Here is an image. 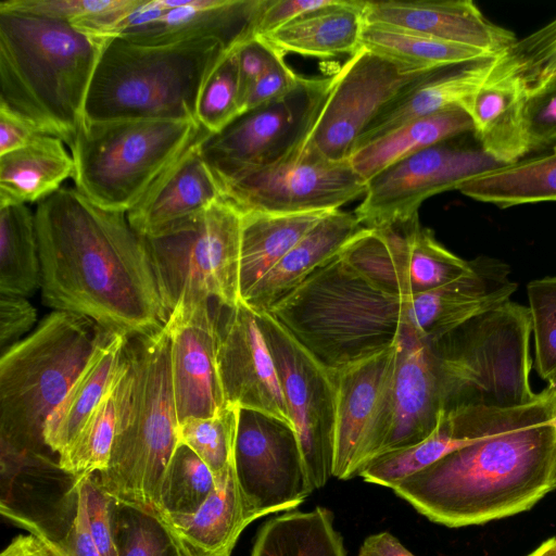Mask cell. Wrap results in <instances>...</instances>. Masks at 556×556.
I'll return each mask as SVG.
<instances>
[{"mask_svg":"<svg viewBox=\"0 0 556 556\" xmlns=\"http://www.w3.org/2000/svg\"><path fill=\"white\" fill-rule=\"evenodd\" d=\"M358 556H414L389 532L369 535L363 542Z\"/></svg>","mask_w":556,"mask_h":556,"instance_id":"obj_55","label":"cell"},{"mask_svg":"<svg viewBox=\"0 0 556 556\" xmlns=\"http://www.w3.org/2000/svg\"><path fill=\"white\" fill-rule=\"evenodd\" d=\"M363 228L354 212H330L241 299L240 303L256 315L269 313L313 271L336 256Z\"/></svg>","mask_w":556,"mask_h":556,"instance_id":"obj_27","label":"cell"},{"mask_svg":"<svg viewBox=\"0 0 556 556\" xmlns=\"http://www.w3.org/2000/svg\"><path fill=\"white\" fill-rule=\"evenodd\" d=\"M215 489L210 468L191 448L178 444L163 477L157 515H192Z\"/></svg>","mask_w":556,"mask_h":556,"instance_id":"obj_42","label":"cell"},{"mask_svg":"<svg viewBox=\"0 0 556 556\" xmlns=\"http://www.w3.org/2000/svg\"><path fill=\"white\" fill-rule=\"evenodd\" d=\"M206 134L195 119L85 121L71 147L74 187L93 204L127 214Z\"/></svg>","mask_w":556,"mask_h":556,"instance_id":"obj_9","label":"cell"},{"mask_svg":"<svg viewBox=\"0 0 556 556\" xmlns=\"http://www.w3.org/2000/svg\"><path fill=\"white\" fill-rule=\"evenodd\" d=\"M127 339L112 333L48 418L43 438L52 453L59 455L71 443L105 395L123 362Z\"/></svg>","mask_w":556,"mask_h":556,"instance_id":"obj_34","label":"cell"},{"mask_svg":"<svg viewBox=\"0 0 556 556\" xmlns=\"http://www.w3.org/2000/svg\"><path fill=\"white\" fill-rule=\"evenodd\" d=\"M184 556H230L242 531L257 517L239 488L233 465L225 483L216 486L192 515H159Z\"/></svg>","mask_w":556,"mask_h":556,"instance_id":"obj_29","label":"cell"},{"mask_svg":"<svg viewBox=\"0 0 556 556\" xmlns=\"http://www.w3.org/2000/svg\"><path fill=\"white\" fill-rule=\"evenodd\" d=\"M0 556H59L39 535L15 536Z\"/></svg>","mask_w":556,"mask_h":556,"instance_id":"obj_56","label":"cell"},{"mask_svg":"<svg viewBox=\"0 0 556 556\" xmlns=\"http://www.w3.org/2000/svg\"><path fill=\"white\" fill-rule=\"evenodd\" d=\"M193 143L127 213L141 237L157 235L208 208L223 198L220 187L205 162L201 142Z\"/></svg>","mask_w":556,"mask_h":556,"instance_id":"obj_25","label":"cell"},{"mask_svg":"<svg viewBox=\"0 0 556 556\" xmlns=\"http://www.w3.org/2000/svg\"><path fill=\"white\" fill-rule=\"evenodd\" d=\"M361 48L414 71H432L493 58L482 50L387 25L365 24Z\"/></svg>","mask_w":556,"mask_h":556,"instance_id":"obj_38","label":"cell"},{"mask_svg":"<svg viewBox=\"0 0 556 556\" xmlns=\"http://www.w3.org/2000/svg\"><path fill=\"white\" fill-rule=\"evenodd\" d=\"M213 313L218 371L227 404L293 425L256 314L242 303L231 307L215 300Z\"/></svg>","mask_w":556,"mask_h":556,"instance_id":"obj_19","label":"cell"},{"mask_svg":"<svg viewBox=\"0 0 556 556\" xmlns=\"http://www.w3.org/2000/svg\"><path fill=\"white\" fill-rule=\"evenodd\" d=\"M76 490L74 516L62 538L52 539L43 529L31 521H21L18 525L43 539L59 556H100L89 532L85 493L77 481Z\"/></svg>","mask_w":556,"mask_h":556,"instance_id":"obj_48","label":"cell"},{"mask_svg":"<svg viewBox=\"0 0 556 556\" xmlns=\"http://www.w3.org/2000/svg\"><path fill=\"white\" fill-rule=\"evenodd\" d=\"M442 412L441 388L430 346L408 327L397 341L390 424L379 455L426 439L435 429Z\"/></svg>","mask_w":556,"mask_h":556,"instance_id":"obj_23","label":"cell"},{"mask_svg":"<svg viewBox=\"0 0 556 556\" xmlns=\"http://www.w3.org/2000/svg\"><path fill=\"white\" fill-rule=\"evenodd\" d=\"M283 59L282 56H278L256 80L243 101L241 114L265 103L275 101L286 96L294 88L300 76L286 64Z\"/></svg>","mask_w":556,"mask_h":556,"instance_id":"obj_50","label":"cell"},{"mask_svg":"<svg viewBox=\"0 0 556 556\" xmlns=\"http://www.w3.org/2000/svg\"><path fill=\"white\" fill-rule=\"evenodd\" d=\"M552 425H553L554 432H555V438H556V407H555V410H554V414H553V417H552Z\"/></svg>","mask_w":556,"mask_h":556,"instance_id":"obj_59","label":"cell"},{"mask_svg":"<svg viewBox=\"0 0 556 556\" xmlns=\"http://www.w3.org/2000/svg\"><path fill=\"white\" fill-rule=\"evenodd\" d=\"M43 134L30 121L0 103V155L23 148Z\"/></svg>","mask_w":556,"mask_h":556,"instance_id":"obj_54","label":"cell"},{"mask_svg":"<svg viewBox=\"0 0 556 556\" xmlns=\"http://www.w3.org/2000/svg\"><path fill=\"white\" fill-rule=\"evenodd\" d=\"M85 493L91 540L100 556H118L111 525V497L92 476L76 480Z\"/></svg>","mask_w":556,"mask_h":556,"instance_id":"obj_49","label":"cell"},{"mask_svg":"<svg viewBox=\"0 0 556 556\" xmlns=\"http://www.w3.org/2000/svg\"><path fill=\"white\" fill-rule=\"evenodd\" d=\"M105 45L64 21L0 12V103L71 148Z\"/></svg>","mask_w":556,"mask_h":556,"instance_id":"obj_4","label":"cell"},{"mask_svg":"<svg viewBox=\"0 0 556 556\" xmlns=\"http://www.w3.org/2000/svg\"><path fill=\"white\" fill-rule=\"evenodd\" d=\"M235 52L238 63L239 97L242 111L243 101L250 89L280 55L257 37L241 43L235 48Z\"/></svg>","mask_w":556,"mask_h":556,"instance_id":"obj_51","label":"cell"},{"mask_svg":"<svg viewBox=\"0 0 556 556\" xmlns=\"http://www.w3.org/2000/svg\"><path fill=\"white\" fill-rule=\"evenodd\" d=\"M240 114L238 63L232 49L203 85L195 118L210 134H217Z\"/></svg>","mask_w":556,"mask_h":556,"instance_id":"obj_44","label":"cell"},{"mask_svg":"<svg viewBox=\"0 0 556 556\" xmlns=\"http://www.w3.org/2000/svg\"><path fill=\"white\" fill-rule=\"evenodd\" d=\"M434 71H414L361 48L333 74L303 146L332 161L350 160L359 138L379 115Z\"/></svg>","mask_w":556,"mask_h":556,"instance_id":"obj_12","label":"cell"},{"mask_svg":"<svg viewBox=\"0 0 556 556\" xmlns=\"http://www.w3.org/2000/svg\"><path fill=\"white\" fill-rule=\"evenodd\" d=\"M529 93L556 80V17L506 51Z\"/></svg>","mask_w":556,"mask_h":556,"instance_id":"obj_46","label":"cell"},{"mask_svg":"<svg viewBox=\"0 0 556 556\" xmlns=\"http://www.w3.org/2000/svg\"><path fill=\"white\" fill-rule=\"evenodd\" d=\"M529 308L513 301L478 315L428 342L443 412L466 407L513 408L538 396L530 384Z\"/></svg>","mask_w":556,"mask_h":556,"instance_id":"obj_8","label":"cell"},{"mask_svg":"<svg viewBox=\"0 0 556 556\" xmlns=\"http://www.w3.org/2000/svg\"><path fill=\"white\" fill-rule=\"evenodd\" d=\"M459 278L421 292L426 341H434L467 320L510 300L517 283L509 266L501 260L480 255Z\"/></svg>","mask_w":556,"mask_h":556,"instance_id":"obj_26","label":"cell"},{"mask_svg":"<svg viewBox=\"0 0 556 556\" xmlns=\"http://www.w3.org/2000/svg\"><path fill=\"white\" fill-rule=\"evenodd\" d=\"M339 253L378 287L399 295L435 289L470 268V262L442 245L418 215L383 227H364Z\"/></svg>","mask_w":556,"mask_h":556,"instance_id":"obj_16","label":"cell"},{"mask_svg":"<svg viewBox=\"0 0 556 556\" xmlns=\"http://www.w3.org/2000/svg\"><path fill=\"white\" fill-rule=\"evenodd\" d=\"M35 224L46 305L127 338L165 326L144 239L126 213L64 187L37 203Z\"/></svg>","mask_w":556,"mask_h":556,"instance_id":"obj_1","label":"cell"},{"mask_svg":"<svg viewBox=\"0 0 556 556\" xmlns=\"http://www.w3.org/2000/svg\"><path fill=\"white\" fill-rule=\"evenodd\" d=\"M333 76L303 77L286 96L245 111L201 142L218 185L275 164L302 147L331 88Z\"/></svg>","mask_w":556,"mask_h":556,"instance_id":"obj_11","label":"cell"},{"mask_svg":"<svg viewBox=\"0 0 556 556\" xmlns=\"http://www.w3.org/2000/svg\"><path fill=\"white\" fill-rule=\"evenodd\" d=\"M123 371L124 357L114 381L99 405L71 443L58 455L60 469L75 480L99 473L109 465L117 428Z\"/></svg>","mask_w":556,"mask_h":556,"instance_id":"obj_40","label":"cell"},{"mask_svg":"<svg viewBox=\"0 0 556 556\" xmlns=\"http://www.w3.org/2000/svg\"><path fill=\"white\" fill-rule=\"evenodd\" d=\"M497 56L432 72L379 115L359 138L356 150L410 121L454 106L464 109L491 73Z\"/></svg>","mask_w":556,"mask_h":556,"instance_id":"obj_30","label":"cell"},{"mask_svg":"<svg viewBox=\"0 0 556 556\" xmlns=\"http://www.w3.org/2000/svg\"><path fill=\"white\" fill-rule=\"evenodd\" d=\"M264 0H152L148 18L116 38L168 45L215 38L232 50L255 37Z\"/></svg>","mask_w":556,"mask_h":556,"instance_id":"obj_21","label":"cell"},{"mask_svg":"<svg viewBox=\"0 0 556 556\" xmlns=\"http://www.w3.org/2000/svg\"><path fill=\"white\" fill-rule=\"evenodd\" d=\"M506 408L466 407L442 412L435 429L408 447L381 454L359 472L366 482L394 489L408 477L460 448L484 432Z\"/></svg>","mask_w":556,"mask_h":556,"instance_id":"obj_28","label":"cell"},{"mask_svg":"<svg viewBox=\"0 0 556 556\" xmlns=\"http://www.w3.org/2000/svg\"><path fill=\"white\" fill-rule=\"evenodd\" d=\"M527 98L525 84L504 52L464 106L481 149L502 165L530 153L525 118Z\"/></svg>","mask_w":556,"mask_h":556,"instance_id":"obj_24","label":"cell"},{"mask_svg":"<svg viewBox=\"0 0 556 556\" xmlns=\"http://www.w3.org/2000/svg\"><path fill=\"white\" fill-rule=\"evenodd\" d=\"M473 132L469 114L460 106L410 121L356 150L350 157L366 180L390 165L446 139Z\"/></svg>","mask_w":556,"mask_h":556,"instance_id":"obj_35","label":"cell"},{"mask_svg":"<svg viewBox=\"0 0 556 556\" xmlns=\"http://www.w3.org/2000/svg\"><path fill=\"white\" fill-rule=\"evenodd\" d=\"M239 407L227 405L212 417H190L178 426L179 444L191 448L212 471L216 486L233 465Z\"/></svg>","mask_w":556,"mask_h":556,"instance_id":"obj_41","label":"cell"},{"mask_svg":"<svg viewBox=\"0 0 556 556\" xmlns=\"http://www.w3.org/2000/svg\"><path fill=\"white\" fill-rule=\"evenodd\" d=\"M525 118L530 152L556 147V80L528 94Z\"/></svg>","mask_w":556,"mask_h":556,"instance_id":"obj_47","label":"cell"},{"mask_svg":"<svg viewBox=\"0 0 556 556\" xmlns=\"http://www.w3.org/2000/svg\"><path fill=\"white\" fill-rule=\"evenodd\" d=\"M457 190L476 201L502 208L556 202V147L545 154L484 172L465 181Z\"/></svg>","mask_w":556,"mask_h":556,"instance_id":"obj_36","label":"cell"},{"mask_svg":"<svg viewBox=\"0 0 556 556\" xmlns=\"http://www.w3.org/2000/svg\"><path fill=\"white\" fill-rule=\"evenodd\" d=\"M257 321L274 358L291 421L312 486L332 477L336 392L331 374L301 346L269 313Z\"/></svg>","mask_w":556,"mask_h":556,"instance_id":"obj_15","label":"cell"},{"mask_svg":"<svg viewBox=\"0 0 556 556\" xmlns=\"http://www.w3.org/2000/svg\"><path fill=\"white\" fill-rule=\"evenodd\" d=\"M219 187L241 213L331 212L366 193V180L350 160L332 161L305 146Z\"/></svg>","mask_w":556,"mask_h":556,"instance_id":"obj_14","label":"cell"},{"mask_svg":"<svg viewBox=\"0 0 556 556\" xmlns=\"http://www.w3.org/2000/svg\"><path fill=\"white\" fill-rule=\"evenodd\" d=\"M0 295V348L3 353L33 327L37 313L24 296Z\"/></svg>","mask_w":556,"mask_h":556,"instance_id":"obj_52","label":"cell"},{"mask_svg":"<svg viewBox=\"0 0 556 556\" xmlns=\"http://www.w3.org/2000/svg\"><path fill=\"white\" fill-rule=\"evenodd\" d=\"M397 342L375 356L329 370L336 392L332 477L348 480L380 454L390 424Z\"/></svg>","mask_w":556,"mask_h":556,"instance_id":"obj_18","label":"cell"},{"mask_svg":"<svg viewBox=\"0 0 556 556\" xmlns=\"http://www.w3.org/2000/svg\"><path fill=\"white\" fill-rule=\"evenodd\" d=\"M333 0H264L255 37L275 31L298 17L329 5Z\"/></svg>","mask_w":556,"mask_h":556,"instance_id":"obj_53","label":"cell"},{"mask_svg":"<svg viewBox=\"0 0 556 556\" xmlns=\"http://www.w3.org/2000/svg\"><path fill=\"white\" fill-rule=\"evenodd\" d=\"M528 556H556V536L543 542Z\"/></svg>","mask_w":556,"mask_h":556,"instance_id":"obj_57","label":"cell"},{"mask_svg":"<svg viewBox=\"0 0 556 556\" xmlns=\"http://www.w3.org/2000/svg\"><path fill=\"white\" fill-rule=\"evenodd\" d=\"M269 314L319 364L339 370L416 332L414 295L383 290L340 253L313 271Z\"/></svg>","mask_w":556,"mask_h":556,"instance_id":"obj_3","label":"cell"},{"mask_svg":"<svg viewBox=\"0 0 556 556\" xmlns=\"http://www.w3.org/2000/svg\"><path fill=\"white\" fill-rule=\"evenodd\" d=\"M233 469L257 519L298 507L314 490L294 426L256 410L239 409Z\"/></svg>","mask_w":556,"mask_h":556,"instance_id":"obj_17","label":"cell"},{"mask_svg":"<svg viewBox=\"0 0 556 556\" xmlns=\"http://www.w3.org/2000/svg\"><path fill=\"white\" fill-rule=\"evenodd\" d=\"M329 213H241L240 301Z\"/></svg>","mask_w":556,"mask_h":556,"instance_id":"obj_33","label":"cell"},{"mask_svg":"<svg viewBox=\"0 0 556 556\" xmlns=\"http://www.w3.org/2000/svg\"><path fill=\"white\" fill-rule=\"evenodd\" d=\"M230 50L218 39L168 45L108 40L85 105V121L195 119L201 89Z\"/></svg>","mask_w":556,"mask_h":556,"instance_id":"obj_7","label":"cell"},{"mask_svg":"<svg viewBox=\"0 0 556 556\" xmlns=\"http://www.w3.org/2000/svg\"><path fill=\"white\" fill-rule=\"evenodd\" d=\"M65 142L40 135L23 148L0 155V208L40 202L75 173Z\"/></svg>","mask_w":556,"mask_h":556,"instance_id":"obj_32","label":"cell"},{"mask_svg":"<svg viewBox=\"0 0 556 556\" xmlns=\"http://www.w3.org/2000/svg\"><path fill=\"white\" fill-rule=\"evenodd\" d=\"M241 212L222 198L204 212L143 237L162 305L168 316L212 300L240 303Z\"/></svg>","mask_w":556,"mask_h":556,"instance_id":"obj_10","label":"cell"},{"mask_svg":"<svg viewBox=\"0 0 556 556\" xmlns=\"http://www.w3.org/2000/svg\"><path fill=\"white\" fill-rule=\"evenodd\" d=\"M212 303L177 309L165 324L170 334V375L179 424L190 417H212L228 405L218 371Z\"/></svg>","mask_w":556,"mask_h":556,"instance_id":"obj_20","label":"cell"},{"mask_svg":"<svg viewBox=\"0 0 556 556\" xmlns=\"http://www.w3.org/2000/svg\"><path fill=\"white\" fill-rule=\"evenodd\" d=\"M365 24H379L482 50L506 52L515 34L491 22L471 0L364 1Z\"/></svg>","mask_w":556,"mask_h":556,"instance_id":"obj_22","label":"cell"},{"mask_svg":"<svg viewBox=\"0 0 556 556\" xmlns=\"http://www.w3.org/2000/svg\"><path fill=\"white\" fill-rule=\"evenodd\" d=\"M166 325L127 339L118 420L102 490L114 501L157 514L163 477L179 444Z\"/></svg>","mask_w":556,"mask_h":556,"instance_id":"obj_5","label":"cell"},{"mask_svg":"<svg viewBox=\"0 0 556 556\" xmlns=\"http://www.w3.org/2000/svg\"><path fill=\"white\" fill-rule=\"evenodd\" d=\"M467 135L408 155L367 180L366 193L354 211L362 226L406 222L418 215L428 198L457 190L465 181L502 165L481 149L475 136L469 141Z\"/></svg>","mask_w":556,"mask_h":556,"instance_id":"obj_13","label":"cell"},{"mask_svg":"<svg viewBox=\"0 0 556 556\" xmlns=\"http://www.w3.org/2000/svg\"><path fill=\"white\" fill-rule=\"evenodd\" d=\"M251 556H346L343 539L324 507L288 511L258 530Z\"/></svg>","mask_w":556,"mask_h":556,"instance_id":"obj_37","label":"cell"},{"mask_svg":"<svg viewBox=\"0 0 556 556\" xmlns=\"http://www.w3.org/2000/svg\"><path fill=\"white\" fill-rule=\"evenodd\" d=\"M547 388L556 400V377L548 383Z\"/></svg>","mask_w":556,"mask_h":556,"instance_id":"obj_58","label":"cell"},{"mask_svg":"<svg viewBox=\"0 0 556 556\" xmlns=\"http://www.w3.org/2000/svg\"><path fill=\"white\" fill-rule=\"evenodd\" d=\"M363 2L333 0L257 38L282 58L288 54L318 59L352 56L361 49Z\"/></svg>","mask_w":556,"mask_h":556,"instance_id":"obj_31","label":"cell"},{"mask_svg":"<svg viewBox=\"0 0 556 556\" xmlns=\"http://www.w3.org/2000/svg\"><path fill=\"white\" fill-rule=\"evenodd\" d=\"M112 333L90 318L55 311L1 353V450L47 455L48 418Z\"/></svg>","mask_w":556,"mask_h":556,"instance_id":"obj_6","label":"cell"},{"mask_svg":"<svg viewBox=\"0 0 556 556\" xmlns=\"http://www.w3.org/2000/svg\"><path fill=\"white\" fill-rule=\"evenodd\" d=\"M556 400L546 387L469 444L393 489L432 522L479 526L531 509L556 489Z\"/></svg>","mask_w":556,"mask_h":556,"instance_id":"obj_2","label":"cell"},{"mask_svg":"<svg viewBox=\"0 0 556 556\" xmlns=\"http://www.w3.org/2000/svg\"><path fill=\"white\" fill-rule=\"evenodd\" d=\"M41 285L35 212L27 204L0 208V293L31 295Z\"/></svg>","mask_w":556,"mask_h":556,"instance_id":"obj_39","label":"cell"},{"mask_svg":"<svg viewBox=\"0 0 556 556\" xmlns=\"http://www.w3.org/2000/svg\"><path fill=\"white\" fill-rule=\"evenodd\" d=\"M110 516L118 556H184L157 514L111 498Z\"/></svg>","mask_w":556,"mask_h":556,"instance_id":"obj_43","label":"cell"},{"mask_svg":"<svg viewBox=\"0 0 556 556\" xmlns=\"http://www.w3.org/2000/svg\"><path fill=\"white\" fill-rule=\"evenodd\" d=\"M535 368L548 383L556 377V276L532 280L527 286Z\"/></svg>","mask_w":556,"mask_h":556,"instance_id":"obj_45","label":"cell"}]
</instances>
